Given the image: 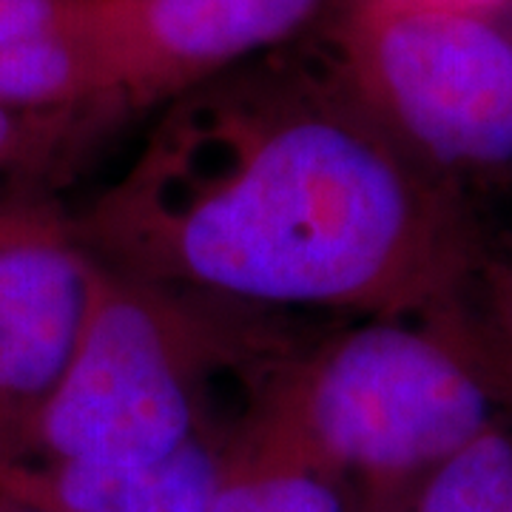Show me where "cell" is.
I'll use <instances>...</instances> for the list:
<instances>
[{"label": "cell", "instance_id": "cell-9", "mask_svg": "<svg viewBox=\"0 0 512 512\" xmlns=\"http://www.w3.org/2000/svg\"><path fill=\"white\" fill-rule=\"evenodd\" d=\"M365 487L259 410L225 441L208 512H356Z\"/></svg>", "mask_w": 512, "mask_h": 512}, {"label": "cell", "instance_id": "cell-5", "mask_svg": "<svg viewBox=\"0 0 512 512\" xmlns=\"http://www.w3.org/2000/svg\"><path fill=\"white\" fill-rule=\"evenodd\" d=\"M100 279L77 222L43 202L0 205V456L18 450L63 376Z\"/></svg>", "mask_w": 512, "mask_h": 512}, {"label": "cell", "instance_id": "cell-11", "mask_svg": "<svg viewBox=\"0 0 512 512\" xmlns=\"http://www.w3.org/2000/svg\"><path fill=\"white\" fill-rule=\"evenodd\" d=\"M66 137V117H32L0 106V177L49 157Z\"/></svg>", "mask_w": 512, "mask_h": 512}, {"label": "cell", "instance_id": "cell-1", "mask_svg": "<svg viewBox=\"0 0 512 512\" xmlns=\"http://www.w3.org/2000/svg\"><path fill=\"white\" fill-rule=\"evenodd\" d=\"M202 86L77 220L100 265L214 311H402L439 225L399 143L333 72Z\"/></svg>", "mask_w": 512, "mask_h": 512}, {"label": "cell", "instance_id": "cell-14", "mask_svg": "<svg viewBox=\"0 0 512 512\" xmlns=\"http://www.w3.org/2000/svg\"><path fill=\"white\" fill-rule=\"evenodd\" d=\"M0 512H43L37 507H29V504H20V501H12V498H3L0 495Z\"/></svg>", "mask_w": 512, "mask_h": 512}, {"label": "cell", "instance_id": "cell-10", "mask_svg": "<svg viewBox=\"0 0 512 512\" xmlns=\"http://www.w3.org/2000/svg\"><path fill=\"white\" fill-rule=\"evenodd\" d=\"M424 476L410 512H512V439L487 427Z\"/></svg>", "mask_w": 512, "mask_h": 512}, {"label": "cell", "instance_id": "cell-13", "mask_svg": "<svg viewBox=\"0 0 512 512\" xmlns=\"http://www.w3.org/2000/svg\"><path fill=\"white\" fill-rule=\"evenodd\" d=\"M399 3H416V6H439V9H464V12H484L498 0H399Z\"/></svg>", "mask_w": 512, "mask_h": 512}, {"label": "cell", "instance_id": "cell-2", "mask_svg": "<svg viewBox=\"0 0 512 512\" xmlns=\"http://www.w3.org/2000/svg\"><path fill=\"white\" fill-rule=\"evenodd\" d=\"M200 305L103 265L89 325L55 390L3 458L140 464L214 430L217 359Z\"/></svg>", "mask_w": 512, "mask_h": 512}, {"label": "cell", "instance_id": "cell-8", "mask_svg": "<svg viewBox=\"0 0 512 512\" xmlns=\"http://www.w3.org/2000/svg\"><path fill=\"white\" fill-rule=\"evenodd\" d=\"M208 430L140 464H83L0 456V495L43 512H208L225 456Z\"/></svg>", "mask_w": 512, "mask_h": 512}, {"label": "cell", "instance_id": "cell-6", "mask_svg": "<svg viewBox=\"0 0 512 512\" xmlns=\"http://www.w3.org/2000/svg\"><path fill=\"white\" fill-rule=\"evenodd\" d=\"M120 100L188 94L293 37L325 0H106Z\"/></svg>", "mask_w": 512, "mask_h": 512}, {"label": "cell", "instance_id": "cell-4", "mask_svg": "<svg viewBox=\"0 0 512 512\" xmlns=\"http://www.w3.org/2000/svg\"><path fill=\"white\" fill-rule=\"evenodd\" d=\"M330 72L416 163H512V40L484 12L365 0Z\"/></svg>", "mask_w": 512, "mask_h": 512}, {"label": "cell", "instance_id": "cell-12", "mask_svg": "<svg viewBox=\"0 0 512 512\" xmlns=\"http://www.w3.org/2000/svg\"><path fill=\"white\" fill-rule=\"evenodd\" d=\"M356 512H410L402 498V487H365Z\"/></svg>", "mask_w": 512, "mask_h": 512}, {"label": "cell", "instance_id": "cell-3", "mask_svg": "<svg viewBox=\"0 0 512 512\" xmlns=\"http://www.w3.org/2000/svg\"><path fill=\"white\" fill-rule=\"evenodd\" d=\"M262 413L362 487H404L490 427V396L444 342L396 316L336 333Z\"/></svg>", "mask_w": 512, "mask_h": 512}, {"label": "cell", "instance_id": "cell-7", "mask_svg": "<svg viewBox=\"0 0 512 512\" xmlns=\"http://www.w3.org/2000/svg\"><path fill=\"white\" fill-rule=\"evenodd\" d=\"M120 100L106 0H0V106L72 117Z\"/></svg>", "mask_w": 512, "mask_h": 512}]
</instances>
